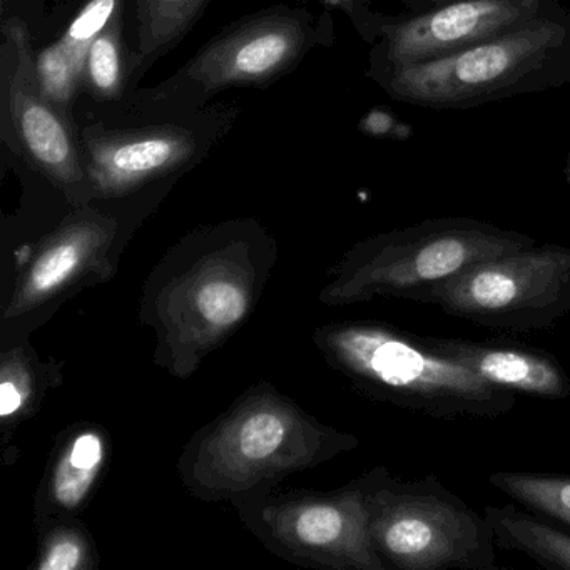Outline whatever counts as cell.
Returning <instances> with one entry per match:
<instances>
[{"label":"cell","mask_w":570,"mask_h":570,"mask_svg":"<svg viewBox=\"0 0 570 570\" xmlns=\"http://www.w3.org/2000/svg\"><path fill=\"white\" fill-rule=\"evenodd\" d=\"M278 258V243L253 219L198 228L175 243L139 302V322L155 333V365L191 379L248 322Z\"/></svg>","instance_id":"cell-1"},{"label":"cell","mask_w":570,"mask_h":570,"mask_svg":"<svg viewBox=\"0 0 570 570\" xmlns=\"http://www.w3.org/2000/svg\"><path fill=\"white\" fill-rule=\"evenodd\" d=\"M358 446V436L320 422L273 383L259 382L191 436L176 472L195 499L233 505Z\"/></svg>","instance_id":"cell-2"},{"label":"cell","mask_w":570,"mask_h":570,"mask_svg":"<svg viewBox=\"0 0 570 570\" xmlns=\"http://www.w3.org/2000/svg\"><path fill=\"white\" fill-rule=\"evenodd\" d=\"M313 342L325 362L375 402L432 419H500L515 393L433 352L425 338L380 322L318 326Z\"/></svg>","instance_id":"cell-3"},{"label":"cell","mask_w":570,"mask_h":570,"mask_svg":"<svg viewBox=\"0 0 570 570\" xmlns=\"http://www.w3.org/2000/svg\"><path fill=\"white\" fill-rule=\"evenodd\" d=\"M368 76L395 101L429 109H470L560 88L570 82V14L552 9L450 58Z\"/></svg>","instance_id":"cell-4"},{"label":"cell","mask_w":570,"mask_h":570,"mask_svg":"<svg viewBox=\"0 0 570 570\" xmlns=\"http://www.w3.org/2000/svg\"><path fill=\"white\" fill-rule=\"evenodd\" d=\"M122 199L75 206L41 239L16 249L12 276L4 279L0 345L31 338L69 299L118 275L122 253L149 213Z\"/></svg>","instance_id":"cell-5"},{"label":"cell","mask_w":570,"mask_h":570,"mask_svg":"<svg viewBox=\"0 0 570 570\" xmlns=\"http://www.w3.org/2000/svg\"><path fill=\"white\" fill-rule=\"evenodd\" d=\"M537 239L473 218H433L346 249L318 299L325 306H350L375 298L422 303L435 286L476 263L535 245Z\"/></svg>","instance_id":"cell-6"},{"label":"cell","mask_w":570,"mask_h":570,"mask_svg":"<svg viewBox=\"0 0 570 570\" xmlns=\"http://www.w3.org/2000/svg\"><path fill=\"white\" fill-rule=\"evenodd\" d=\"M370 533L399 570H495V535L485 515L439 476L400 480L380 465L370 493Z\"/></svg>","instance_id":"cell-7"},{"label":"cell","mask_w":570,"mask_h":570,"mask_svg":"<svg viewBox=\"0 0 570 570\" xmlns=\"http://www.w3.org/2000/svg\"><path fill=\"white\" fill-rule=\"evenodd\" d=\"M379 466L328 492L259 490L233 503L246 529L279 559L332 570H386L370 533Z\"/></svg>","instance_id":"cell-8"},{"label":"cell","mask_w":570,"mask_h":570,"mask_svg":"<svg viewBox=\"0 0 570 570\" xmlns=\"http://www.w3.org/2000/svg\"><path fill=\"white\" fill-rule=\"evenodd\" d=\"M420 305L499 332H546L570 315V248L535 243L476 263Z\"/></svg>","instance_id":"cell-9"},{"label":"cell","mask_w":570,"mask_h":570,"mask_svg":"<svg viewBox=\"0 0 570 570\" xmlns=\"http://www.w3.org/2000/svg\"><path fill=\"white\" fill-rule=\"evenodd\" d=\"M326 31L303 11L263 12L216 36L178 75L146 96L155 108H193L223 89L273 82L295 69Z\"/></svg>","instance_id":"cell-10"},{"label":"cell","mask_w":570,"mask_h":570,"mask_svg":"<svg viewBox=\"0 0 570 570\" xmlns=\"http://www.w3.org/2000/svg\"><path fill=\"white\" fill-rule=\"evenodd\" d=\"M2 136L29 166L68 199L71 208L95 202L71 112L39 82L29 31L12 18L2 28Z\"/></svg>","instance_id":"cell-11"},{"label":"cell","mask_w":570,"mask_h":570,"mask_svg":"<svg viewBox=\"0 0 570 570\" xmlns=\"http://www.w3.org/2000/svg\"><path fill=\"white\" fill-rule=\"evenodd\" d=\"M82 161L95 199L136 195L159 179L176 176L202 161L215 141L202 126L165 125L109 128L86 126Z\"/></svg>","instance_id":"cell-12"},{"label":"cell","mask_w":570,"mask_h":570,"mask_svg":"<svg viewBox=\"0 0 570 570\" xmlns=\"http://www.w3.org/2000/svg\"><path fill=\"white\" fill-rule=\"evenodd\" d=\"M557 8L559 2L463 0L413 18L392 19L379 26V42L370 56V69L440 61L522 28Z\"/></svg>","instance_id":"cell-13"},{"label":"cell","mask_w":570,"mask_h":570,"mask_svg":"<svg viewBox=\"0 0 570 570\" xmlns=\"http://www.w3.org/2000/svg\"><path fill=\"white\" fill-rule=\"evenodd\" d=\"M423 338L433 352L507 392L543 400L570 396V376L562 363L546 350L503 340Z\"/></svg>","instance_id":"cell-14"},{"label":"cell","mask_w":570,"mask_h":570,"mask_svg":"<svg viewBox=\"0 0 570 570\" xmlns=\"http://www.w3.org/2000/svg\"><path fill=\"white\" fill-rule=\"evenodd\" d=\"M111 439L98 423H76L58 436L35 499L36 529L79 517L108 469Z\"/></svg>","instance_id":"cell-15"},{"label":"cell","mask_w":570,"mask_h":570,"mask_svg":"<svg viewBox=\"0 0 570 570\" xmlns=\"http://www.w3.org/2000/svg\"><path fill=\"white\" fill-rule=\"evenodd\" d=\"M62 383V363L42 358L31 338L0 345V439L4 462H16V435Z\"/></svg>","instance_id":"cell-16"},{"label":"cell","mask_w":570,"mask_h":570,"mask_svg":"<svg viewBox=\"0 0 570 570\" xmlns=\"http://www.w3.org/2000/svg\"><path fill=\"white\" fill-rule=\"evenodd\" d=\"M212 0H135L136 48L129 79H138L178 45Z\"/></svg>","instance_id":"cell-17"},{"label":"cell","mask_w":570,"mask_h":570,"mask_svg":"<svg viewBox=\"0 0 570 570\" xmlns=\"http://www.w3.org/2000/svg\"><path fill=\"white\" fill-rule=\"evenodd\" d=\"M483 515L500 549L525 553L546 569L570 570V532L550 525L515 503L485 505Z\"/></svg>","instance_id":"cell-18"},{"label":"cell","mask_w":570,"mask_h":570,"mask_svg":"<svg viewBox=\"0 0 570 570\" xmlns=\"http://www.w3.org/2000/svg\"><path fill=\"white\" fill-rule=\"evenodd\" d=\"M129 79L125 42V14L116 18L86 52L82 89L98 102L119 101Z\"/></svg>","instance_id":"cell-19"},{"label":"cell","mask_w":570,"mask_h":570,"mask_svg":"<svg viewBox=\"0 0 570 570\" xmlns=\"http://www.w3.org/2000/svg\"><path fill=\"white\" fill-rule=\"evenodd\" d=\"M38 535L32 570H95L101 562L95 537L79 517L51 520Z\"/></svg>","instance_id":"cell-20"},{"label":"cell","mask_w":570,"mask_h":570,"mask_svg":"<svg viewBox=\"0 0 570 570\" xmlns=\"http://www.w3.org/2000/svg\"><path fill=\"white\" fill-rule=\"evenodd\" d=\"M489 483L527 510L570 527V473L493 472Z\"/></svg>","instance_id":"cell-21"},{"label":"cell","mask_w":570,"mask_h":570,"mask_svg":"<svg viewBox=\"0 0 570 570\" xmlns=\"http://www.w3.org/2000/svg\"><path fill=\"white\" fill-rule=\"evenodd\" d=\"M126 0H86L78 14L69 22L58 45L82 72L86 52L112 21L125 14Z\"/></svg>","instance_id":"cell-22"},{"label":"cell","mask_w":570,"mask_h":570,"mask_svg":"<svg viewBox=\"0 0 570 570\" xmlns=\"http://www.w3.org/2000/svg\"><path fill=\"white\" fill-rule=\"evenodd\" d=\"M41 88L56 105L71 112L72 102L82 88V72L72 65L58 42L38 52L35 58Z\"/></svg>","instance_id":"cell-23"},{"label":"cell","mask_w":570,"mask_h":570,"mask_svg":"<svg viewBox=\"0 0 570 570\" xmlns=\"http://www.w3.org/2000/svg\"><path fill=\"white\" fill-rule=\"evenodd\" d=\"M405 6L406 12L403 18H413V16L425 14V12L436 11V9L445 8V6L456 4L463 0H400ZM537 4H556L557 0H529Z\"/></svg>","instance_id":"cell-24"},{"label":"cell","mask_w":570,"mask_h":570,"mask_svg":"<svg viewBox=\"0 0 570 570\" xmlns=\"http://www.w3.org/2000/svg\"><path fill=\"white\" fill-rule=\"evenodd\" d=\"M326 4L336 6V8L343 9V11L348 12L352 18H356L358 16V11H356V2L358 0H325Z\"/></svg>","instance_id":"cell-25"}]
</instances>
